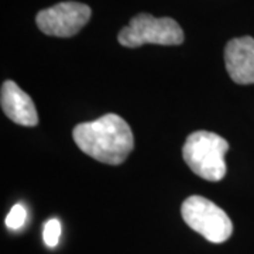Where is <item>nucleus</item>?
<instances>
[{
    "mask_svg": "<svg viewBox=\"0 0 254 254\" xmlns=\"http://www.w3.org/2000/svg\"><path fill=\"white\" fill-rule=\"evenodd\" d=\"M181 215L192 230L198 232L210 243H223L233 233V223L226 212L199 195L184 200Z\"/></svg>",
    "mask_w": 254,
    "mask_h": 254,
    "instance_id": "obj_4",
    "label": "nucleus"
},
{
    "mask_svg": "<svg viewBox=\"0 0 254 254\" xmlns=\"http://www.w3.org/2000/svg\"><path fill=\"white\" fill-rule=\"evenodd\" d=\"M72 137L81 151L109 165L125 163L134 147L131 128L125 119L115 113L76 125Z\"/></svg>",
    "mask_w": 254,
    "mask_h": 254,
    "instance_id": "obj_1",
    "label": "nucleus"
},
{
    "mask_svg": "<svg viewBox=\"0 0 254 254\" xmlns=\"http://www.w3.org/2000/svg\"><path fill=\"white\" fill-rule=\"evenodd\" d=\"M225 64L229 76L239 85L254 83V38L237 37L225 47Z\"/></svg>",
    "mask_w": 254,
    "mask_h": 254,
    "instance_id": "obj_6",
    "label": "nucleus"
},
{
    "mask_svg": "<svg viewBox=\"0 0 254 254\" xmlns=\"http://www.w3.org/2000/svg\"><path fill=\"white\" fill-rule=\"evenodd\" d=\"M229 143L212 131H195L187 137L182 148L184 161L198 177L210 182H218L226 175L225 154Z\"/></svg>",
    "mask_w": 254,
    "mask_h": 254,
    "instance_id": "obj_2",
    "label": "nucleus"
},
{
    "mask_svg": "<svg viewBox=\"0 0 254 254\" xmlns=\"http://www.w3.org/2000/svg\"><path fill=\"white\" fill-rule=\"evenodd\" d=\"M26 220H27V210L21 203H16L13 208L10 209L4 223L10 230H18V229L24 226Z\"/></svg>",
    "mask_w": 254,
    "mask_h": 254,
    "instance_id": "obj_8",
    "label": "nucleus"
},
{
    "mask_svg": "<svg viewBox=\"0 0 254 254\" xmlns=\"http://www.w3.org/2000/svg\"><path fill=\"white\" fill-rule=\"evenodd\" d=\"M0 105L4 115L20 126L33 127L38 123V115L33 100L16 82H3Z\"/></svg>",
    "mask_w": 254,
    "mask_h": 254,
    "instance_id": "obj_7",
    "label": "nucleus"
},
{
    "mask_svg": "<svg viewBox=\"0 0 254 254\" xmlns=\"http://www.w3.org/2000/svg\"><path fill=\"white\" fill-rule=\"evenodd\" d=\"M118 40L127 48L144 44L180 46L184 43V31L174 18H157L148 13H140L130 20L128 26L120 30Z\"/></svg>",
    "mask_w": 254,
    "mask_h": 254,
    "instance_id": "obj_3",
    "label": "nucleus"
},
{
    "mask_svg": "<svg viewBox=\"0 0 254 254\" xmlns=\"http://www.w3.org/2000/svg\"><path fill=\"white\" fill-rule=\"evenodd\" d=\"M91 7L78 1H63L37 14V27L44 34L68 38L78 34L91 18Z\"/></svg>",
    "mask_w": 254,
    "mask_h": 254,
    "instance_id": "obj_5",
    "label": "nucleus"
},
{
    "mask_svg": "<svg viewBox=\"0 0 254 254\" xmlns=\"http://www.w3.org/2000/svg\"><path fill=\"white\" fill-rule=\"evenodd\" d=\"M61 223L58 219H50L44 225L43 229V239H44V243L48 247H55L60 242V237H61Z\"/></svg>",
    "mask_w": 254,
    "mask_h": 254,
    "instance_id": "obj_9",
    "label": "nucleus"
}]
</instances>
